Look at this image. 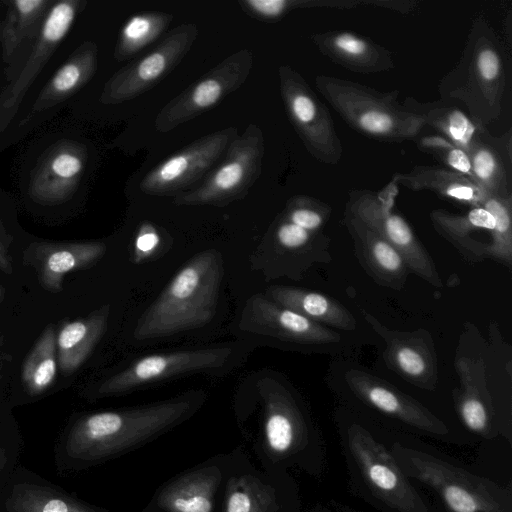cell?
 Here are the masks:
<instances>
[{"instance_id":"277c9868","label":"cell","mask_w":512,"mask_h":512,"mask_svg":"<svg viewBox=\"0 0 512 512\" xmlns=\"http://www.w3.org/2000/svg\"><path fill=\"white\" fill-rule=\"evenodd\" d=\"M264 156V135L249 124L228 146L224 158L197 188L175 197L176 205L226 206L245 197L260 177Z\"/></svg>"},{"instance_id":"b9f144b4","label":"cell","mask_w":512,"mask_h":512,"mask_svg":"<svg viewBox=\"0 0 512 512\" xmlns=\"http://www.w3.org/2000/svg\"><path fill=\"white\" fill-rule=\"evenodd\" d=\"M5 463H6V456H5L3 449L0 447V474L4 468Z\"/></svg>"},{"instance_id":"7a4b0ae2","label":"cell","mask_w":512,"mask_h":512,"mask_svg":"<svg viewBox=\"0 0 512 512\" xmlns=\"http://www.w3.org/2000/svg\"><path fill=\"white\" fill-rule=\"evenodd\" d=\"M223 274L217 249L194 255L139 317L134 338H161L208 324L216 313Z\"/></svg>"},{"instance_id":"cb8c5ba5","label":"cell","mask_w":512,"mask_h":512,"mask_svg":"<svg viewBox=\"0 0 512 512\" xmlns=\"http://www.w3.org/2000/svg\"><path fill=\"white\" fill-rule=\"evenodd\" d=\"M56 333L47 327L30 353L22 369L23 383L31 395H38L47 390L56 377Z\"/></svg>"},{"instance_id":"836d02e7","label":"cell","mask_w":512,"mask_h":512,"mask_svg":"<svg viewBox=\"0 0 512 512\" xmlns=\"http://www.w3.org/2000/svg\"><path fill=\"white\" fill-rule=\"evenodd\" d=\"M474 132V127L468 118L459 111H454L448 121V133L457 142L467 144Z\"/></svg>"},{"instance_id":"4fadbf2b","label":"cell","mask_w":512,"mask_h":512,"mask_svg":"<svg viewBox=\"0 0 512 512\" xmlns=\"http://www.w3.org/2000/svg\"><path fill=\"white\" fill-rule=\"evenodd\" d=\"M264 402V440L268 452L284 458L303 449L308 443L305 417L290 389L273 377L260 382Z\"/></svg>"},{"instance_id":"ab89813d","label":"cell","mask_w":512,"mask_h":512,"mask_svg":"<svg viewBox=\"0 0 512 512\" xmlns=\"http://www.w3.org/2000/svg\"><path fill=\"white\" fill-rule=\"evenodd\" d=\"M446 193L448 196H450L452 198L463 200V201H472L475 199L474 189L471 188L470 186H466V185L452 186L449 189H447Z\"/></svg>"},{"instance_id":"4316f807","label":"cell","mask_w":512,"mask_h":512,"mask_svg":"<svg viewBox=\"0 0 512 512\" xmlns=\"http://www.w3.org/2000/svg\"><path fill=\"white\" fill-rule=\"evenodd\" d=\"M483 207L493 217L495 226L491 232L492 241L487 244V258L512 268V226L511 212L508 205L496 198H487Z\"/></svg>"},{"instance_id":"9a60e30c","label":"cell","mask_w":512,"mask_h":512,"mask_svg":"<svg viewBox=\"0 0 512 512\" xmlns=\"http://www.w3.org/2000/svg\"><path fill=\"white\" fill-rule=\"evenodd\" d=\"M353 215L395 248L405 260L410 272L436 288L443 287L432 257L402 217L387 212L382 206L373 203L355 206Z\"/></svg>"},{"instance_id":"d590c367","label":"cell","mask_w":512,"mask_h":512,"mask_svg":"<svg viewBox=\"0 0 512 512\" xmlns=\"http://www.w3.org/2000/svg\"><path fill=\"white\" fill-rule=\"evenodd\" d=\"M473 170L475 174L484 181L492 178L496 169V162L488 150H479L473 157Z\"/></svg>"},{"instance_id":"52a82bcc","label":"cell","mask_w":512,"mask_h":512,"mask_svg":"<svg viewBox=\"0 0 512 512\" xmlns=\"http://www.w3.org/2000/svg\"><path fill=\"white\" fill-rule=\"evenodd\" d=\"M197 36L195 24L176 26L153 49L116 72L107 81L101 101L119 104L152 89L181 62Z\"/></svg>"},{"instance_id":"e0dca14e","label":"cell","mask_w":512,"mask_h":512,"mask_svg":"<svg viewBox=\"0 0 512 512\" xmlns=\"http://www.w3.org/2000/svg\"><path fill=\"white\" fill-rule=\"evenodd\" d=\"M106 252L101 242L39 243L33 248L34 265L41 286L56 293L62 289L64 277L71 271L86 268Z\"/></svg>"},{"instance_id":"ffe728a7","label":"cell","mask_w":512,"mask_h":512,"mask_svg":"<svg viewBox=\"0 0 512 512\" xmlns=\"http://www.w3.org/2000/svg\"><path fill=\"white\" fill-rule=\"evenodd\" d=\"M109 306H103L89 316L64 325L56 338L57 357L63 372L80 367L105 333Z\"/></svg>"},{"instance_id":"f1b7e54d","label":"cell","mask_w":512,"mask_h":512,"mask_svg":"<svg viewBox=\"0 0 512 512\" xmlns=\"http://www.w3.org/2000/svg\"><path fill=\"white\" fill-rule=\"evenodd\" d=\"M96 68V48L88 44L83 52L73 61L61 66L49 84L52 96L70 94L90 78Z\"/></svg>"},{"instance_id":"e575fe53","label":"cell","mask_w":512,"mask_h":512,"mask_svg":"<svg viewBox=\"0 0 512 512\" xmlns=\"http://www.w3.org/2000/svg\"><path fill=\"white\" fill-rule=\"evenodd\" d=\"M360 124L370 133L382 134L390 130L392 121L391 118L385 113L379 111H370L361 116Z\"/></svg>"},{"instance_id":"3957f363","label":"cell","mask_w":512,"mask_h":512,"mask_svg":"<svg viewBox=\"0 0 512 512\" xmlns=\"http://www.w3.org/2000/svg\"><path fill=\"white\" fill-rule=\"evenodd\" d=\"M390 452L408 478L439 495L448 512H512L509 488L400 442Z\"/></svg>"},{"instance_id":"8d00e7d4","label":"cell","mask_w":512,"mask_h":512,"mask_svg":"<svg viewBox=\"0 0 512 512\" xmlns=\"http://www.w3.org/2000/svg\"><path fill=\"white\" fill-rule=\"evenodd\" d=\"M478 68L481 76L486 80L494 79L499 71L497 55L491 50H484L478 58Z\"/></svg>"},{"instance_id":"6da1fadb","label":"cell","mask_w":512,"mask_h":512,"mask_svg":"<svg viewBox=\"0 0 512 512\" xmlns=\"http://www.w3.org/2000/svg\"><path fill=\"white\" fill-rule=\"evenodd\" d=\"M203 399L202 393H186L150 405L85 415L70 429L66 452L84 462L122 454L180 424Z\"/></svg>"},{"instance_id":"7c38bea8","label":"cell","mask_w":512,"mask_h":512,"mask_svg":"<svg viewBox=\"0 0 512 512\" xmlns=\"http://www.w3.org/2000/svg\"><path fill=\"white\" fill-rule=\"evenodd\" d=\"M344 382L361 401L407 425L433 435H446L449 428L422 403L394 385L361 368H350Z\"/></svg>"},{"instance_id":"d4e9b609","label":"cell","mask_w":512,"mask_h":512,"mask_svg":"<svg viewBox=\"0 0 512 512\" xmlns=\"http://www.w3.org/2000/svg\"><path fill=\"white\" fill-rule=\"evenodd\" d=\"M79 5L80 2L78 1H60L55 3L48 11L41 28L39 49L32 56L31 62L23 73L25 80L13 93V97H17L30 79L34 77L36 60L39 57L46 58V53L53 49L68 33L78 12Z\"/></svg>"},{"instance_id":"83f0119b","label":"cell","mask_w":512,"mask_h":512,"mask_svg":"<svg viewBox=\"0 0 512 512\" xmlns=\"http://www.w3.org/2000/svg\"><path fill=\"white\" fill-rule=\"evenodd\" d=\"M47 1L17 0L10 3L4 28L5 56H10L45 11Z\"/></svg>"},{"instance_id":"74e56055","label":"cell","mask_w":512,"mask_h":512,"mask_svg":"<svg viewBox=\"0 0 512 512\" xmlns=\"http://www.w3.org/2000/svg\"><path fill=\"white\" fill-rule=\"evenodd\" d=\"M334 42L338 49L350 55H360L366 49L362 40L349 34L339 35Z\"/></svg>"},{"instance_id":"f35d334b","label":"cell","mask_w":512,"mask_h":512,"mask_svg":"<svg viewBox=\"0 0 512 512\" xmlns=\"http://www.w3.org/2000/svg\"><path fill=\"white\" fill-rule=\"evenodd\" d=\"M447 161L451 167L462 173H468L472 168L469 157L461 149H452L448 153Z\"/></svg>"},{"instance_id":"8992f818","label":"cell","mask_w":512,"mask_h":512,"mask_svg":"<svg viewBox=\"0 0 512 512\" xmlns=\"http://www.w3.org/2000/svg\"><path fill=\"white\" fill-rule=\"evenodd\" d=\"M253 62L254 55L248 49L226 57L159 111L155 118L156 130L169 132L217 105L245 83Z\"/></svg>"},{"instance_id":"8fae6325","label":"cell","mask_w":512,"mask_h":512,"mask_svg":"<svg viewBox=\"0 0 512 512\" xmlns=\"http://www.w3.org/2000/svg\"><path fill=\"white\" fill-rule=\"evenodd\" d=\"M366 322L385 343L386 365L414 386L432 391L438 382V362L433 339L428 331L393 330L374 315L361 311Z\"/></svg>"},{"instance_id":"ba28073f","label":"cell","mask_w":512,"mask_h":512,"mask_svg":"<svg viewBox=\"0 0 512 512\" xmlns=\"http://www.w3.org/2000/svg\"><path fill=\"white\" fill-rule=\"evenodd\" d=\"M239 327L243 331L268 336L313 352L335 351L342 343V337L336 330L311 321L261 293L247 300Z\"/></svg>"},{"instance_id":"7bdbcfd3","label":"cell","mask_w":512,"mask_h":512,"mask_svg":"<svg viewBox=\"0 0 512 512\" xmlns=\"http://www.w3.org/2000/svg\"><path fill=\"white\" fill-rule=\"evenodd\" d=\"M2 296H3V289H2V287L0 286V300L2 299Z\"/></svg>"},{"instance_id":"30bf717a","label":"cell","mask_w":512,"mask_h":512,"mask_svg":"<svg viewBox=\"0 0 512 512\" xmlns=\"http://www.w3.org/2000/svg\"><path fill=\"white\" fill-rule=\"evenodd\" d=\"M228 346L181 350L142 357L105 380L100 395H114L184 373L222 367L231 357Z\"/></svg>"},{"instance_id":"603a6c76","label":"cell","mask_w":512,"mask_h":512,"mask_svg":"<svg viewBox=\"0 0 512 512\" xmlns=\"http://www.w3.org/2000/svg\"><path fill=\"white\" fill-rule=\"evenodd\" d=\"M173 20L166 12L150 11L133 15L123 25L115 47L118 61L132 58L155 41Z\"/></svg>"},{"instance_id":"2e32d148","label":"cell","mask_w":512,"mask_h":512,"mask_svg":"<svg viewBox=\"0 0 512 512\" xmlns=\"http://www.w3.org/2000/svg\"><path fill=\"white\" fill-rule=\"evenodd\" d=\"M346 224L355 255L364 271L377 284L400 291L410 272L400 253L354 215Z\"/></svg>"},{"instance_id":"4dcf8cb0","label":"cell","mask_w":512,"mask_h":512,"mask_svg":"<svg viewBox=\"0 0 512 512\" xmlns=\"http://www.w3.org/2000/svg\"><path fill=\"white\" fill-rule=\"evenodd\" d=\"M238 4L249 16L261 21H275L282 17L294 2L288 0H239Z\"/></svg>"},{"instance_id":"5b68a950","label":"cell","mask_w":512,"mask_h":512,"mask_svg":"<svg viewBox=\"0 0 512 512\" xmlns=\"http://www.w3.org/2000/svg\"><path fill=\"white\" fill-rule=\"evenodd\" d=\"M348 449L371 493L396 512H430L397 461L359 424L347 431Z\"/></svg>"},{"instance_id":"1f68e13d","label":"cell","mask_w":512,"mask_h":512,"mask_svg":"<svg viewBox=\"0 0 512 512\" xmlns=\"http://www.w3.org/2000/svg\"><path fill=\"white\" fill-rule=\"evenodd\" d=\"M286 220L305 230L316 232L323 225L325 215L302 201H292L287 206Z\"/></svg>"},{"instance_id":"f546056e","label":"cell","mask_w":512,"mask_h":512,"mask_svg":"<svg viewBox=\"0 0 512 512\" xmlns=\"http://www.w3.org/2000/svg\"><path fill=\"white\" fill-rule=\"evenodd\" d=\"M47 168L48 176L52 177L51 181L62 191L63 187H70L78 180L84 168V160L77 152L60 151L50 159Z\"/></svg>"},{"instance_id":"5bb4252c","label":"cell","mask_w":512,"mask_h":512,"mask_svg":"<svg viewBox=\"0 0 512 512\" xmlns=\"http://www.w3.org/2000/svg\"><path fill=\"white\" fill-rule=\"evenodd\" d=\"M460 386L454 392L455 409L465 427L485 438L493 439L501 432L486 379L485 363L480 357L460 356L455 359Z\"/></svg>"},{"instance_id":"44dd1931","label":"cell","mask_w":512,"mask_h":512,"mask_svg":"<svg viewBox=\"0 0 512 512\" xmlns=\"http://www.w3.org/2000/svg\"><path fill=\"white\" fill-rule=\"evenodd\" d=\"M433 222L438 233L449 241L470 262H481L487 258V244L477 241L469 234L474 228L494 229L492 215L483 207L469 211L465 218L434 213Z\"/></svg>"},{"instance_id":"d6a6232c","label":"cell","mask_w":512,"mask_h":512,"mask_svg":"<svg viewBox=\"0 0 512 512\" xmlns=\"http://www.w3.org/2000/svg\"><path fill=\"white\" fill-rule=\"evenodd\" d=\"M160 242L159 234L151 223H143L135 237L133 260L141 262L147 259L158 247Z\"/></svg>"},{"instance_id":"60d3db41","label":"cell","mask_w":512,"mask_h":512,"mask_svg":"<svg viewBox=\"0 0 512 512\" xmlns=\"http://www.w3.org/2000/svg\"><path fill=\"white\" fill-rule=\"evenodd\" d=\"M0 271L11 274L12 273V263L11 258L9 256L8 250L5 247L2 239L0 237Z\"/></svg>"},{"instance_id":"ac0fdd59","label":"cell","mask_w":512,"mask_h":512,"mask_svg":"<svg viewBox=\"0 0 512 512\" xmlns=\"http://www.w3.org/2000/svg\"><path fill=\"white\" fill-rule=\"evenodd\" d=\"M275 303L332 329L354 331L353 314L338 300L323 293L291 286H272L265 294Z\"/></svg>"},{"instance_id":"484cf974","label":"cell","mask_w":512,"mask_h":512,"mask_svg":"<svg viewBox=\"0 0 512 512\" xmlns=\"http://www.w3.org/2000/svg\"><path fill=\"white\" fill-rule=\"evenodd\" d=\"M224 504V512H275L276 498L271 487L244 475L229 481Z\"/></svg>"},{"instance_id":"7402d4cb","label":"cell","mask_w":512,"mask_h":512,"mask_svg":"<svg viewBox=\"0 0 512 512\" xmlns=\"http://www.w3.org/2000/svg\"><path fill=\"white\" fill-rule=\"evenodd\" d=\"M6 507L8 512H100L62 491L29 483L13 488Z\"/></svg>"},{"instance_id":"d6986e66","label":"cell","mask_w":512,"mask_h":512,"mask_svg":"<svg viewBox=\"0 0 512 512\" xmlns=\"http://www.w3.org/2000/svg\"><path fill=\"white\" fill-rule=\"evenodd\" d=\"M220 481L221 473L214 466L186 473L162 489L158 505L166 512H213Z\"/></svg>"},{"instance_id":"9c48e42d","label":"cell","mask_w":512,"mask_h":512,"mask_svg":"<svg viewBox=\"0 0 512 512\" xmlns=\"http://www.w3.org/2000/svg\"><path fill=\"white\" fill-rule=\"evenodd\" d=\"M237 136V128L226 127L196 139L151 169L140 189L153 196L178 194L206 175Z\"/></svg>"}]
</instances>
